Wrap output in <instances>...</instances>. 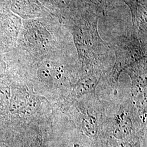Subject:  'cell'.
I'll use <instances>...</instances> for the list:
<instances>
[{"label": "cell", "mask_w": 147, "mask_h": 147, "mask_svg": "<svg viewBox=\"0 0 147 147\" xmlns=\"http://www.w3.org/2000/svg\"><path fill=\"white\" fill-rule=\"evenodd\" d=\"M112 147H132V146L127 143L116 142L112 145Z\"/></svg>", "instance_id": "4"}, {"label": "cell", "mask_w": 147, "mask_h": 147, "mask_svg": "<svg viewBox=\"0 0 147 147\" xmlns=\"http://www.w3.org/2000/svg\"><path fill=\"white\" fill-rule=\"evenodd\" d=\"M132 123L131 119L124 114L117 116L113 134L118 139H123L127 136L131 132Z\"/></svg>", "instance_id": "1"}, {"label": "cell", "mask_w": 147, "mask_h": 147, "mask_svg": "<svg viewBox=\"0 0 147 147\" xmlns=\"http://www.w3.org/2000/svg\"><path fill=\"white\" fill-rule=\"evenodd\" d=\"M96 85V79L94 77H89L82 79L76 86V92L78 95L88 93L94 89Z\"/></svg>", "instance_id": "3"}, {"label": "cell", "mask_w": 147, "mask_h": 147, "mask_svg": "<svg viewBox=\"0 0 147 147\" xmlns=\"http://www.w3.org/2000/svg\"><path fill=\"white\" fill-rule=\"evenodd\" d=\"M82 126L84 134L90 137H95L98 132V124L94 117L90 115L84 116L82 120Z\"/></svg>", "instance_id": "2"}]
</instances>
